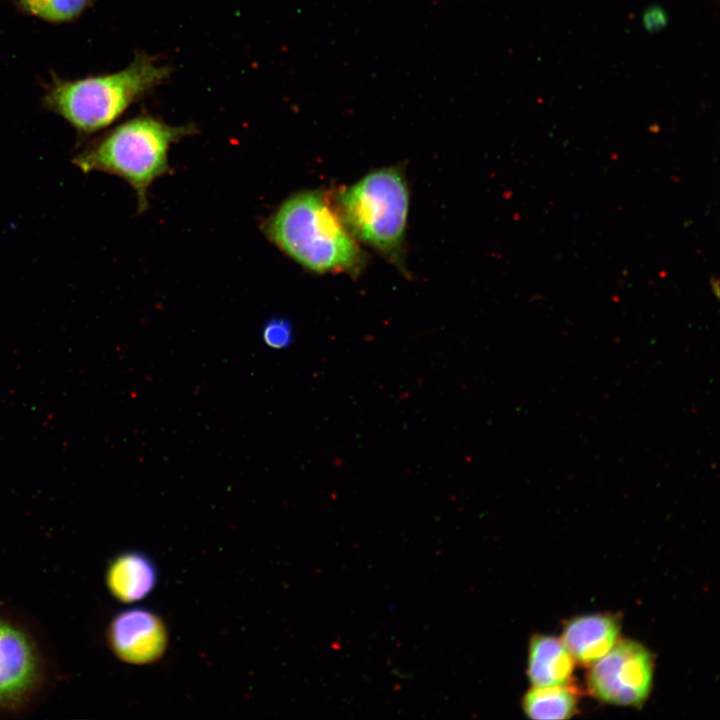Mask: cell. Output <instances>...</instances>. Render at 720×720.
<instances>
[{
    "label": "cell",
    "instance_id": "obj_6",
    "mask_svg": "<svg viewBox=\"0 0 720 720\" xmlns=\"http://www.w3.org/2000/svg\"><path fill=\"white\" fill-rule=\"evenodd\" d=\"M592 665L587 685L598 700L630 707L646 702L652 688L654 659L642 644L618 641Z\"/></svg>",
    "mask_w": 720,
    "mask_h": 720
},
{
    "label": "cell",
    "instance_id": "obj_9",
    "mask_svg": "<svg viewBox=\"0 0 720 720\" xmlns=\"http://www.w3.org/2000/svg\"><path fill=\"white\" fill-rule=\"evenodd\" d=\"M157 569L153 561L139 551H125L109 563L105 582L111 595L123 603L146 598L157 583Z\"/></svg>",
    "mask_w": 720,
    "mask_h": 720
},
{
    "label": "cell",
    "instance_id": "obj_2",
    "mask_svg": "<svg viewBox=\"0 0 720 720\" xmlns=\"http://www.w3.org/2000/svg\"><path fill=\"white\" fill-rule=\"evenodd\" d=\"M190 132L191 127L170 126L153 117L134 118L85 147L72 162L84 173L100 171L124 179L135 190L138 209L143 211L148 187L168 170L171 144Z\"/></svg>",
    "mask_w": 720,
    "mask_h": 720
},
{
    "label": "cell",
    "instance_id": "obj_5",
    "mask_svg": "<svg viewBox=\"0 0 720 720\" xmlns=\"http://www.w3.org/2000/svg\"><path fill=\"white\" fill-rule=\"evenodd\" d=\"M46 680L40 645L24 624L0 616V712L23 709Z\"/></svg>",
    "mask_w": 720,
    "mask_h": 720
},
{
    "label": "cell",
    "instance_id": "obj_12",
    "mask_svg": "<svg viewBox=\"0 0 720 720\" xmlns=\"http://www.w3.org/2000/svg\"><path fill=\"white\" fill-rule=\"evenodd\" d=\"M30 14L51 22H64L77 17L88 0H19Z\"/></svg>",
    "mask_w": 720,
    "mask_h": 720
},
{
    "label": "cell",
    "instance_id": "obj_3",
    "mask_svg": "<svg viewBox=\"0 0 720 720\" xmlns=\"http://www.w3.org/2000/svg\"><path fill=\"white\" fill-rule=\"evenodd\" d=\"M169 74L166 65L142 53L119 72L58 83L47 94L45 103L78 132L89 134L109 126Z\"/></svg>",
    "mask_w": 720,
    "mask_h": 720
},
{
    "label": "cell",
    "instance_id": "obj_13",
    "mask_svg": "<svg viewBox=\"0 0 720 720\" xmlns=\"http://www.w3.org/2000/svg\"><path fill=\"white\" fill-rule=\"evenodd\" d=\"M261 336L263 343L275 350L288 348L294 339L292 325L283 318H273L266 322Z\"/></svg>",
    "mask_w": 720,
    "mask_h": 720
},
{
    "label": "cell",
    "instance_id": "obj_11",
    "mask_svg": "<svg viewBox=\"0 0 720 720\" xmlns=\"http://www.w3.org/2000/svg\"><path fill=\"white\" fill-rule=\"evenodd\" d=\"M578 693L569 683L533 687L522 699L527 717L537 720H562L577 712Z\"/></svg>",
    "mask_w": 720,
    "mask_h": 720
},
{
    "label": "cell",
    "instance_id": "obj_1",
    "mask_svg": "<svg viewBox=\"0 0 720 720\" xmlns=\"http://www.w3.org/2000/svg\"><path fill=\"white\" fill-rule=\"evenodd\" d=\"M264 231L284 253L313 272H356L363 263L356 239L320 191L289 197L266 221Z\"/></svg>",
    "mask_w": 720,
    "mask_h": 720
},
{
    "label": "cell",
    "instance_id": "obj_7",
    "mask_svg": "<svg viewBox=\"0 0 720 720\" xmlns=\"http://www.w3.org/2000/svg\"><path fill=\"white\" fill-rule=\"evenodd\" d=\"M112 652L123 662L143 665L155 662L167 647V630L161 618L146 608L118 612L107 630Z\"/></svg>",
    "mask_w": 720,
    "mask_h": 720
},
{
    "label": "cell",
    "instance_id": "obj_4",
    "mask_svg": "<svg viewBox=\"0 0 720 720\" xmlns=\"http://www.w3.org/2000/svg\"><path fill=\"white\" fill-rule=\"evenodd\" d=\"M337 211L355 239L399 262L409 209V192L398 169L374 170L336 197Z\"/></svg>",
    "mask_w": 720,
    "mask_h": 720
},
{
    "label": "cell",
    "instance_id": "obj_10",
    "mask_svg": "<svg viewBox=\"0 0 720 720\" xmlns=\"http://www.w3.org/2000/svg\"><path fill=\"white\" fill-rule=\"evenodd\" d=\"M574 659L561 639L534 635L529 643L527 674L533 687L569 683Z\"/></svg>",
    "mask_w": 720,
    "mask_h": 720
},
{
    "label": "cell",
    "instance_id": "obj_8",
    "mask_svg": "<svg viewBox=\"0 0 720 720\" xmlns=\"http://www.w3.org/2000/svg\"><path fill=\"white\" fill-rule=\"evenodd\" d=\"M619 636L618 619L614 615L596 613L568 620L561 640L574 660L592 665L618 642Z\"/></svg>",
    "mask_w": 720,
    "mask_h": 720
}]
</instances>
